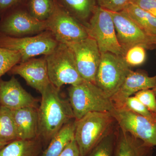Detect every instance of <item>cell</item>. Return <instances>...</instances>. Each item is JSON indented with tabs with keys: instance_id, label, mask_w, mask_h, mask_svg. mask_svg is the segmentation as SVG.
I'll return each mask as SVG.
<instances>
[{
	"instance_id": "obj_2",
	"label": "cell",
	"mask_w": 156,
	"mask_h": 156,
	"mask_svg": "<svg viewBox=\"0 0 156 156\" xmlns=\"http://www.w3.org/2000/svg\"><path fill=\"white\" fill-rule=\"evenodd\" d=\"M115 121L111 113L108 112H91L75 120L74 139L81 156L88 155L112 131Z\"/></svg>"
},
{
	"instance_id": "obj_6",
	"label": "cell",
	"mask_w": 156,
	"mask_h": 156,
	"mask_svg": "<svg viewBox=\"0 0 156 156\" xmlns=\"http://www.w3.org/2000/svg\"><path fill=\"white\" fill-rule=\"evenodd\" d=\"M131 71L124 56L110 52L101 53L95 84L111 98Z\"/></svg>"
},
{
	"instance_id": "obj_36",
	"label": "cell",
	"mask_w": 156,
	"mask_h": 156,
	"mask_svg": "<svg viewBox=\"0 0 156 156\" xmlns=\"http://www.w3.org/2000/svg\"><path fill=\"white\" fill-rule=\"evenodd\" d=\"M149 156H156V154H155V155H154L152 156V155L151 154L150 155H149Z\"/></svg>"
},
{
	"instance_id": "obj_28",
	"label": "cell",
	"mask_w": 156,
	"mask_h": 156,
	"mask_svg": "<svg viewBox=\"0 0 156 156\" xmlns=\"http://www.w3.org/2000/svg\"><path fill=\"white\" fill-rule=\"evenodd\" d=\"M134 95L150 111L156 114V96L151 89L139 91Z\"/></svg>"
},
{
	"instance_id": "obj_33",
	"label": "cell",
	"mask_w": 156,
	"mask_h": 156,
	"mask_svg": "<svg viewBox=\"0 0 156 156\" xmlns=\"http://www.w3.org/2000/svg\"><path fill=\"white\" fill-rule=\"evenodd\" d=\"M8 143H0V149L2 148L3 147L5 146L6 144H8Z\"/></svg>"
},
{
	"instance_id": "obj_7",
	"label": "cell",
	"mask_w": 156,
	"mask_h": 156,
	"mask_svg": "<svg viewBox=\"0 0 156 156\" xmlns=\"http://www.w3.org/2000/svg\"><path fill=\"white\" fill-rule=\"evenodd\" d=\"M58 44L48 30L35 35L22 37L0 36V47L18 52L21 56L20 62L39 55L46 56L51 53Z\"/></svg>"
},
{
	"instance_id": "obj_23",
	"label": "cell",
	"mask_w": 156,
	"mask_h": 156,
	"mask_svg": "<svg viewBox=\"0 0 156 156\" xmlns=\"http://www.w3.org/2000/svg\"><path fill=\"white\" fill-rule=\"evenodd\" d=\"M26 8L34 17L46 21L53 13L55 8V0H27Z\"/></svg>"
},
{
	"instance_id": "obj_14",
	"label": "cell",
	"mask_w": 156,
	"mask_h": 156,
	"mask_svg": "<svg viewBox=\"0 0 156 156\" xmlns=\"http://www.w3.org/2000/svg\"><path fill=\"white\" fill-rule=\"evenodd\" d=\"M37 100L23 88L14 76L9 80L0 78V105L13 110L27 107H37Z\"/></svg>"
},
{
	"instance_id": "obj_12",
	"label": "cell",
	"mask_w": 156,
	"mask_h": 156,
	"mask_svg": "<svg viewBox=\"0 0 156 156\" xmlns=\"http://www.w3.org/2000/svg\"><path fill=\"white\" fill-rule=\"evenodd\" d=\"M72 50L79 73L84 80L95 84L101 60V53L95 41L88 37L67 44Z\"/></svg>"
},
{
	"instance_id": "obj_30",
	"label": "cell",
	"mask_w": 156,
	"mask_h": 156,
	"mask_svg": "<svg viewBox=\"0 0 156 156\" xmlns=\"http://www.w3.org/2000/svg\"><path fill=\"white\" fill-rule=\"evenodd\" d=\"M27 0H0V16L1 17L12 9L22 5Z\"/></svg>"
},
{
	"instance_id": "obj_21",
	"label": "cell",
	"mask_w": 156,
	"mask_h": 156,
	"mask_svg": "<svg viewBox=\"0 0 156 156\" xmlns=\"http://www.w3.org/2000/svg\"><path fill=\"white\" fill-rule=\"evenodd\" d=\"M123 11L147 34L156 37V17L131 3Z\"/></svg>"
},
{
	"instance_id": "obj_13",
	"label": "cell",
	"mask_w": 156,
	"mask_h": 156,
	"mask_svg": "<svg viewBox=\"0 0 156 156\" xmlns=\"http://www.w3.org/2000/svg\"><path fill=\"white\" fill-rule=\"evenodd\" d=\"M8 73L13 75L20 76L25 80L27 85L41 94L51 83L44 56L40 58H30L27 61L20 62Z\"/></svg>"
},
{
	"instance_id": "obj_9",
	"label": "cell",
	"mask_w": 156,
	"mask_h": 156,
	"mask_svg": "<svg viewBox=\"0 0 156 156\" xmlns=\"http://www.w3.org/2000/svg\"><path fill=\"white\" fill-rule=\"evenodd\" d=\"M50 31L60 43H75L89 37L85 27L56 2L53 13L47 20Z\"/></svg>"
},
{
	"instance_id": "obj_25",
	"label": "cell",
	"mask_w": 156,
	"mask_h": 156,
	"mask_svg": "<svg viewBox=\"0 0 156 156\" xmlns=\"http://www.w3.org/2000/svg\"><path fill=\"white\" fill-rule=\"evenodd\" d=\"M21 62V56L17 51L0 47V78Z\"/></svg>"
},
{
	"instance_id": "obj_22",
	"label": "cell",
	"mask_w": 156,
	"mask_h": 156,
	"mask_svg": "<svg viewBox=\"0 0 156 156\" xmlns=\"http://www.w3.org/2000/svg\"><path fill=\"white\" fill-rule=\"evenodd\" d=\"M18 139L11 110L0 105V143Z\"/></svg>"
},
{
	"instance_id": "obj_1",
	"label": "cell",
	"mask_w": 156,
	"mask_h": 156,
	"mask_svg": "<svg viewBox=\"0 0 156 156\" xmlns=\"http://www.w3.org/2000/svg\"><path fill=\"white\" fill-rule=\"evenodd\" d=\"M59 90L50 83L41 94L38 114L39 137L43 144H49L65 125L75 119L69 101L62 97Z\"/></svg>"
},
{
	"instance_id": "obj_24",
	"label": "cell",
	"mask_w": 156,
	"mask_h": 156,
	"mask_svg": "<svg viewBox=\"0 0 156 156\" xmlns=\"http://www.w3.org/2000/svg\"><path fill=\"white\" fill-rule=\"evenodd\" d=\"M116 134L111 131L92 149L87 156H113Z\"/></svg>"
},
{
	"instance_id": "obj_31",
	"label": "cell",
	"mask_w": 156,
	"mask_h": 156,
	"mask_svg": "<svg viewBox=\"0 0 156 156\" xmlns=\"http://www.w3.org/2000/svg\"><path fill=\"white\" fill-rule=\"evenodd\" d=\"M131 3L156 17V0H131Z\"/></svg>"
},
{
	"instance_id": "obj_32",
	"label": "cell",
	"mask_w": 156,
	"mask_h": 156,
	"mask_svg": "<svg viewBox=\"0 0 156 156\" xmlns=\"http://www.w3.org/2000/svg\"><path fill=\"white\" fill-rule=\"evenodd\" d=\"M58 156H81L75 139L72 140Z\"/></svg>"
},
{
	"instance_id": "obj_8",
	"label": "cell",
	"mask_w": 156,
	"mask_h": 156,
	"mask_svg": "<svg viewBox=\"0 0 156 156\" xmlns=\"http://www.w3.org/2000/svg\"><path fill=\"white\" fill-rule=\"evenodd\" d=\"M46 30V21L35 18L22 5L6 13L2 16L0 21V36H31Z\"/></svg>"
},
{
	"instance_id": "obj_20",
	"label": "cell",
	"mask_w": 156,
	"mask_h": 156,
	"mask_svg": "<svg viewBox=\"0 0 156 156\" xmlns=\"http://www.w3.org/2000/svg\"><path fill=\"white\" fill-rule=\"evenodd\" d=\"M75 120L65 125L50 140L40 156H58L74 139Z\"/></svg>"
},
{
	"instance_id": "obj_35",
	"label": "cell",
	"mask_w": 156,
	"mask_h": 156,
	"mask_svg": "<svg viewBox=\"0 0 156 156\" xmlns=\"http://www.w3.org/2000/svg\"><path fill=\"white\" fill-rule=\"evenodd\" d=\"M154 43H155V45L156 48V37L154 38Z\"/></svg>"
},
{
	"instance_id": "obj_27",
	"label": "cell",
	"mask_w": 156,
	"mask_h": 156,
	"mask_svg": "<svg viewBox=\"0 0 156 156\" xmlns=\"http://www.w3.org/2000/svg\"><path fill=\"white\" fill-rule=\"evenodd\" d=\"M124 58L130 66H139L143 64L146 59V49L142 46H135L127 51Z\"/></svg>"
},
{
	"instance_id": "obj_29",
	"label": "cell",
	"mask_w": 156,
	"mask_h": 156,
	"mask_svg": "<svg viewBox=\"0 0 156 156\" xmlns=\"http://www.w3.org/2000/svg\"><path fill=\"white\" fill-rule=\"evenodd\" d=\"M131 0H96L98 6L112 12L123 11L131 4Z\"/></svg>"
},
{
	"instance_id": "obj_16",
	"label": "cell",
	"mask_w": 156,
	"mask_h": 156,
	"mask_svg": "<svg viewBox=\"0 0 156 156\" xmlns=\"http://www.w3.org/2000/svg\"><path fill=\"white\" fill-rule=\"evenodd\" d=\"M11 111L18 139L31 140L39 137L37 107H27Z\"/></svg>"
},
{
	"instance_id": "obj_15",
	"label": "cell",
	"mask_w": 156,
	"mask_h": 156,
	"mask_svg": "<svg viewBox=\"0 0 156 156\" xmlns=\"http://www.w3.org/2000/svg\"><path fill=\"white\" fill-rule=\"evenodd\" d=\"M156 83V75L149 76L142 71H131L119 90L111 98L115 108H122L128 98L139 91L152 89Z\"/></svg>"
},
{
	"instance_id": "obj_11",
	"label": "cell",
	"mask_w": 156,
	"mask_h": 156,
	"mask_svg": "<svg viewBox=\"0 0 156 156\" xmlns=\"http://www.w3.org/2000/svg\"><path fill=\"white\" fill-rule=\"evenodd\" d=\"M111 113L119 128L147 145L156 146V119H149L123 108H115Z\"/></svg>"
},
{
	"instance_id": "obj_34",
	"label": "cell",
	"mask_w": 156,
	"mask_h": 156,
	"mask_svg": "<svg viewBox=\"0 0 156 156\" xmlns=\"http://www.w3.org/2000/svg\"><path fill=\"white\" fill-rule=\"evenodd\" d=\"M151 89L152 90V91H153L155 95L156 96V83L155 85V86H154L153 88Z\"/></svg>"
},
{
	"instance_id": "obj_26",
	"label": "cell",
	"mask_w": 156,
	"mask_h": 156,
	"mask_svg": "<svg viewBox=\"0 0 156 156\" xmlns=\"http://www.w3.org/2000/svg\"><path fill=\"white\" fill-rule=\"evenodd\" d=\"M121 108L126 109L149 119H156V114L150 111L134 95L128 98Z\"/></svg>"
},
{
	"instance_id": "obj_18",
	"label": "cell",
	"mask_w": 156,
	"mask_h": 156,
	"mask_svg": "<svg viewBox=\"0 0 156 156\" xmlns=\"http://www.w3.org/2000/svg\"><path fill=\"white\" fill-rule=\"evenodd\" d=\"M43 143L38 138L31 140L17 139L0 149V156H40Z\"/></svg>"
},
{
	"instance_id": "obj_17",
	"label": "cell",
	"mask_w": 156,
	"mask_h": 156,
	"mask_svg": "<svg viewBox=\"0 0 156 156\" xmlns=\"http://www.w3.org/2000/svg\"><path fill=\"white\" fill-rule=\"evenodd\" d=\"M153 147L119 128L113 156H149Z\"/></svg>"
},
{
	"instance_id": "obj_5",
	"label": "cell",
	"mask_w": 156,
	"mask_h": 156,
	"mask_svg": "<svg viewBox=\"0 0 156 156\" xmlns=\"http://www.w3.org/2000/svg\"><path fill=\"white\" fill-rule=\"evenodd\" d=\"M84 26L89 37L97 43L101 53L110 52L124 56L109 11L97 6Z\"/></svg>"
},
{
	"instance_id": "obj_19",
	"label": "cell",
	"mask_w": 156,
	"mask_h": 156,
	"mask_svg": "<svg viewBox=\"0 0 156 156\" xmlns=\"http://www.w3.org/2000/svg\"><path fill=\"white\" fill-rule=\"evenodd\" d=\"M61 7L84 26L98 6L96 0H55Z\"/></svg>"
},
{
	"instance_id": "obj_37",
	"label": "cell",
	"mask_w": 156,
	"mask_h": 156,
	"mask_svg": "<svg viewBox=\"0 0 156 156\" xmlns=\"http://www.w3.org/2000/svg\"></svg>"
},
{
	"instance_id": "obj_4",
	"label": "cell",
	"mask_w": 156,
	"mask_h": 156,
	"mask_svg": "<svg viewBox=\"0 0 156 156\" xmlns=\"http://www.w3.org/2000/svg\"><path fill=\"white\" fill-rule=\"evenodd\" d=\"M44 56L50 83L56 88L73 86L83 80L77 69L72 50L67 44L58 43L51 53Z\"/></svg>"
},
{
	"instance_id": "obj_10",
	"label": "cell",
	"mask_w": 156,
	"mask_h": 156,
	"mask_svg": "<svg viewBox=\"0 0 156 156\" xmlns=\"http://www.w3.org/2000/svg\"><path fill=\"white\" fill-rule=\"evenodd\" d=\"M109 11L113 20L118 41L125 54L135 46H142L146 49L155 48V37L146 33L124 11Z\"/></svg>"
},
{
	"instance_id": "obj_3",
	"label": "cell",
	"mask_w": 156,
	"mask_h": 156,
	"mask_svg": "<svg viewBox=\"0 0 156 156\" xmlns=\"http://www.w3.org/2000/svg\"><path fill=\"white\" fill-rule=\"evenodd\" d=\"M69 101L76 120L91 112L112 113L115 108L111 99L95 83L83 80L68 89Z\"/></svg>"
}]
</instances>
